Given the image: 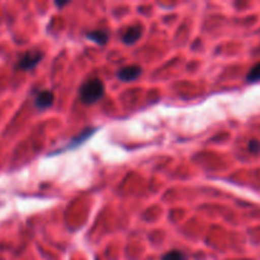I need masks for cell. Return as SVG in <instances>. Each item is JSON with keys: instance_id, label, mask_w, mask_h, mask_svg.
<instances>
[{"instance_id": "obj_1", "label": "cell", "mask_w": 260, "mask_h": 260, "mask_svg": "<svg viewBox=\"0 0 260 260\" xmlns=\"http://www.w3.org/2000/svg\"><path fill=\"white\" fill-rule=\"evenodd\" d=\"M104 91H106V86L103 81L98 78H93L81 85L79 96H80L81 103L89 106V104H94L101 101L104 95Z\"/></svg>"}, {"instance_id": "obj_2", "label": "cell", "mask_w": 260, "mask_h": 260, "mask_svg": "<svg viewBox=\"0 0 260 260\" xmlns=\"http://www.w3.org/2000/svg\"><path fill=\"white\" fill-rule=\"evenodd\" d=\"M42 57L43 53L40 52V51H28L19 58L18 68L20 70H30V69L36 68L41 62Z\"/></svg>"}, {"instance_id": "obj_3", "label": "cell", "mask_w": 260, "mask_h": 260, "mask_svg": "<svg viewBox=\"0 0 260 260\" xmlns=\"http://www.w3.org/2000/svg\"><path fill=\"white\" fill-rule=\"evenodd\" d=\"M142 73V69L140 68L139 65H128V66H124L122 68L121 70H118L117 73V76H118L119 80L122 81H134L141 75Z\"/></svg>"}, {"instance_id": "obj_4", "label": "cell", "mask_w": 260, "mask_h": 260, "mask_svg": "<svg viewBox=\"0 0 260 260\" xmlns=\"http://www.w3.org/2000/svg\"><path fill=\"white\" fill-rule=\"evenodd\" d=\"M142 36V27L141 25H131L127 28L122 35V41L126 45H134L139 41V38Z\"/></svg>"}, {"instance_id": "obj_5", "label": "cell", "mask_w": 260, "mask_h": 260, "mask_svg": "<svg viewBox=\"0 0 260 260\" xmlns=\"http://www.w3.org/2000/svg\"><path fill=\"white\" fill-rule=\"evenodd\" d=\"M53 99H55V95L51 90H42L36 95L35 104L37 108L40 109H46L50 106H52Z\"/></svg>"}, {"instance_id": "obj_6", "label": "cell", "mask_w": 260, "mask_h": 260, "mask_svg": "<svg viewBox=\"0 0 260 260\" xmlns=\"http://www.w3.org/2000/svg\"><path fill=\"white\" fill-rule=\"evenodd\" d=\"M86 37H88L90 41H93V42L98 43V45H106V43L108 42L109 35L108 32H106V30L96 29V30H93V32H89L88 35H86Z\"/></svg>"}, {"instance_id": "obj_7", "label": "cell", "mask_w": 260, "mask_h": 260, "mask_svg": "<svg viewBox=\"0 0 260 260\" xmlns=\"http://www.w3.org/2000/svg\"><path fill=\"white\" fill-rule=\"evenodd\" d=\"M161 260H187V255L180 250H172L168 251Z\"/></svg>"}, {"instance_id": "obj_8", "label": "cell", "mask_w": 260, "mask_h": 260, "mask_svg": "<svg viewBox=\"0 0 260 260\" xmlns=\"http://www.w3.org/2000/svg\"><path fill=\"white\" fill-rule=\"evenodd\" d=\"M246 80H248L249 83H256V81H260V62L256 63L254 68H251L248 76H246Z\"/></svg>"}, {"instance_id": "obj_9", "label": "cell", "mask_w": 260, "mask_h": 260, "mask_svg": "<svg viewBox=\"0 0 260 260\" xmlns=\"http://www.w3.org/2000/svg\"><path fill=\"white\" fill-rule=\"evenodd\" d=\"M91 134H93V129H90V128H89V129H86V131H84V132H81V135H79V136L76 137L75 140H74V141H73V144H70V145H69V146H68V149H73L74 146H78V145H80L81 142H83V141H85V140L88 139V137L90 136Z\"/></svg>"}, {"instance_id": "obj_10", "label": "cell", "mask_w": 260, "mask_h": 260, "mask_svg": "<svg viewBox=\"0 0 260 260\" xmlns=\"http://www.w3.org/2000/svg\"><path fill=\"white\" fill-rule=\"evenodd\" d=\"M249 151L253 152V154H258L260 151V142L256 141V140H251L249 142Z\"/></svg>"}, {"instance_id": "obj_11", "label": "cell", "mask_w": 260, "mask_h": 260, "mask_svg": "<svg viewBox=\"0 0 260 260\" xmlns=\"http://www.w3.org/2000/svg\"><path fill=\"white\" fill-rule=\"evenodd\" d=\"M68 4V3H56V5H57V7H63V5H66Z\"/></svg>"}]
</instances>
